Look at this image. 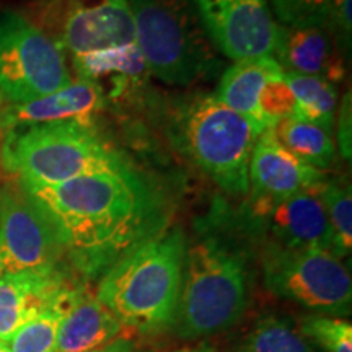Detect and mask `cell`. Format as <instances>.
Returning a JSON list of instances; mask_svg holds the SVG:
<instances>
[{"label":"cell","instance_id":"cell-1","mask_svg":"<svg viewBox=\"0 0 352 352\" xmlns=\"http://www.w3.org/2000/svg\"><path fill=\"white\" fill-rule=\"evenodd\" d=\"M19 184L50 220L64 258L88 279L160 235L171 214L165 188L131 160L64 183Z\"/></svg>","mask_w":352,"mask_h":352},{"label":"cell","instance_id":"cell-2","mask_svg":"<svg viewBox=\"0 0 352 352\" xmlns=\"http://www.w3.org/2000/svg\"><path fill=\"white\" fill-rule=\"evenodd\" d=\"M250 241L240 235L226 204H215L186 240L183 280L171 327L184 340L222 333L248 305Z\"/></svg>","mask_w":352,"mask_h":352},{"label":"cell","instance_id":"cell-3","mask_svg":"<svg viewBox=\"0 0 352 352\" xmlns=\"http://www.w3.org/2000/svg\"><path fill=\"white\" fill-rule=\"evenodd\" d=\"M184 250L182 228L164 230L101 276L96 298L122 327L144 334L164 331L175 321Z\"/></svg>","mask_w":352,"mask_h":352},{"label":"cell","instance_id":"cell-4","mask_svg":"<svg viewBox=\"0 0 352 352\" xmlns=\"http://www.w3.org/2000/svg\"><path fill=\"white\" fill-rule=\"evenodd\" d=\"M166 131L175 151L222 191L248 196L250 160L259 132L246 118L215 95L197 91L176 101Z\"/></svg>","mask_w":352,"mask_h":352},{"label":"cell","instance_id":"cell-5","mask_svg":"<svg viewBox=\"0 0 352 352\" xmlns=\"http://www.w3.org/2000/svg\"><path fill=\"white\" fill-rule=\"evenodd\" d=\"M129 160L95 124L51 122L3 132L0 162L20 182L64 183Z\"/></svg>","mask_w":352,"mask_h":352},{"label":"cell","instance_id":"cell-6","mask_svg":"<svg viewBox=\"0 0 352 352\" xmlns=\"http://www.w3.org/2000/svg\"><path fill=\"white\" fill-rule=\"evenodd\" d=\"M129 7L148 74L189 87L217 72L219 60L191 0H129Z\"/></svg>","mask_w":352,"mask_h":352},{"label":"cell","instance_id":"cell-7","mask_svg":"<svg viewBox=\"0 0 352 352\" xmlns=\"http://www.w3.org/2000/svg\"><path fill=\"white\" fill-rule=\"evenodd\" d=\"M261 267L264 285L276 297L296 302L315 315H351V274L331 252L264 246Z\"/></svg>","mask_w":352,"mask_h":352},{"label":"cell","instance_id":"cell-8","mask_svg":"<svg viewBox=\"0 0 352 352\" xmlns=\"http://www.w3.org/2000/svg\"><path fill=\"white\" fill-rule=\"evenodd\" d=\"M59 44L16 12H0V96L20 104L69 87Z\"/></svg>","mask_w":352,"mask_h":352},{"label":"cell","instance_id":"cell-9","mask_svg":"<svg viewBox=\"0 0 352 352\" xmlns=\"http://www.w3.org/2000/svg\"><path fill=\"white\" fill-rule=\"evenodd\" d=\"M230 219L250 245L334 252L333 232L318 191L276 201L246 196L239 210H230Z\"/></svg>","mask_w":352,"mask_h":352},{"label":"cell","instance_id":"cell-10","mask_svg":"<svg viewBox=\"0 0 352 352\" xmlns=\"http://www.w3.org/2000/svg\"><path fill=\"white\" fill-rule=\"evenodd\" d=\"M63 258L54 228L19 182L0 189V276L54 272Z\"/></svg>","mask_w":352,"mask_h":352},{"label":"cell","instance_id":"cell-11","mask_svg":"<svg viewBox=\"0 0 352 352\" xmlns=\"http://www.w3.org/2000/svg\"><path fill=\"white\" fill-rule=\"evenodd\" d=\"M209 41L233 60L274 56L280 25L266 0H191Z\"/></svg>","mask_w":352,"mask_h":352},{"label":"cell","instance_id":"cell-12","mask_svg":"<svg viewBox=\"0 0 352 352\" xmlns=\"http://www.w3.org/2000/svg\"><path fill=\"white\" fill-rule=\"evenodd\" d=\"M63 43L72 57L135 43L129 0H70Z\"/></svg>","mask_w":352,"mask_h":352},{"label":"cell","instance_id":"cell-13","mask_svg":"<svg viewBox=\"0 0 352 352\" xmlns=\"http://www.w3.org/2000/svg\"><path fill=\"white\" fill-rule=\"evenodd\" d=\"M248 196L276 201L305 191H318L327 173L311 168L276 139L274 129L258 135L250 160Z\"/></svg>","mask_w":352,"mask_h":352},{"label":"cell","instance_id":"cell-14","mask_svg":"<svg viewBox=\"0 0 352 352\" xmlns=\"http://www.w3.org/2000/svg\"><path fill=\"white\" fill-rule=\"evenodd\" d=\"M272 57L284 72L318 77L334 85L344 80V51L328 25H280Z\"/></svg>","mask_w":352,"mask_h":352},{"label":"cell","instance_id":"cell-15","mask_svg":"<svg viewBox=\"0 0 352 352\" xmlns=\"http://www.w3.org/2000/svg\"><path fill=\"white\" fill-rule=\"evenodd\" d=\"M104 107L107 101L98 88L90 82L77 80L41 98L20 104H6L0 109V122L3 131L51 122L95 124V118Z\"/></svg>","mask_w":352,"mask_h":352},{"label":"cell","instance_id":"cell-16","mask_svg":"<svg viewBox=\"0 0 352 352\" xmlns=\"http://www.w3.org/2000/svg\"><path fill=\"white\" fill-rule=\"evenodd\" d=\"M78 80L98 88L104 101L122 100L138 94L147 80V65L138 43L87 52L74 57Z\"/></svg>","mask_w":352,"mask_h":352},{"label":"cell","instance_id":"cell-17","mask_svg":"<svg viewBox=\"0 0 352 352\" xmlns=\"http://www.w3.org/2000/svg\"><path fill=\"white\" fill-rule=\"evenodd\" d=\"M67 283L60 270L0 276V341H10L25 323L50 305Z\"/></svg>","mask_w":352,"mask_h":352},{"label":"cell","instance_id":"cell-18","mask_svg":"<svg viewBox=\"0 0 352 352\" xmlns=\"http://www.w3.org/2000/svg\"><path fill=\"white\" fill-rule=\"evenodd\" d=\"M122 324L85 289L60 321L56 352H87L108 344L122 333Z\"/></svg>","mask_w":352,"mask_h":352},{"label":"cell","instance_id":"cell-19","mask_svg":"<svg viewBox=\"0 0 352 352\" xmlns=\"http://www.w3.org/2000/svg\"><path fill=\"white\" fill-rule=\"evenodd\" d=\"M283 76L284 69L272 56L235 60V64L223 72L215 96L226 107L246 118L261 134L266 129L258 109L259 94L267 82Z\"/></svg>","mask_w":352,"mask_h":352},{"label":"cell","instance_id":"cell-20","mask_svg":"<svg viewBox=\"0 0 352 352\" xmlns=\"http://www.w3.org/2000/svg\"><path fill=\"white\" fill-rule=\"evenodd\" d=\"M82 287L67 283L44 310L25 323L7 342L10 352H56L60 321L77 300Z\"/></svg>","mask_w":352,"mask_h":352},{"label":"cell","instance_id":"cell-21","mask_svg":"<svg viewBox=\"0 0 352 352\" xmlns=\"http://www.w3.org/2000/svg\"><path fill=\"white\" fill-rule=\"evenodd\" d=\"M276 139L284 148L311 168L327 171L336 162V145L331 132L314 122L287 118L272 127Z\"/></svg>","mask_w":352,"mask_h":352},{"label":"cell","instance_id":"cell-22","mask_svg":"<svg viewBox=\"0 0 352 352\" xmlns=\"http://www.w3.org/2000/svg\"><path fill=\"white\" fill-rule=\"evenodd\" d=\"M284 80L297 101L294 118L314 122L333 134L338 104L336 85L323 78L292 72H284Z\"/></svg>","mask_w":352,"mask_h":352},{"label":"cell","instance_id":"cell-23","mask_svg":"<svg viewBox=\"0 0 352 352\" xmlns=\"http://www.w3.org/2000/svg\"><path fill=\"white\" fill-rule=\"evenodd\" d=\"M239 352H318L290 316L266 315L246 334Z\"/></svg>","mask_w":352,"mask_h":352},{"label":"cell","instance_id":"cell-24","mask_svg":"<svg viewBox=\"0 0 352 352\" xmlns=\"http://www.w3.org/2000/svg\"><path fill=\"white\" fill-rule=\"evenodd\" d=\"M334 239V256H349L352 248V195L344 178L327 179L318 189Z\"/></svg>","mask_w":352,"mask_h":352},{"label":"cell","instance_id":"cell-25","mask_svg":"<svg viewBox=\"0 0 352 352\" xmlns=\"http://www.w3.org/2000/svg\"><path fill=\"white\" fill-rule=\"evenodd\" d=\"M298 329L316 349L323 352H352V324L344 318L307 315L297 323Z\"/></svg>","mask_w":352,"mask_h":352},{"label":"cell","instance_id":"cell-26","mask_svg":"<svg viewBox=\"0 0 352 352\" xmlns=\"http://www.w3.org/2000/svg\"><path fill=\"white\" fill-rule=\"evenodd\" d=\"M296 107V96L285 83L284 76L267 82L258 100L259 116H261L264 129L274 127L277 122L287 120V118H294Z\"/></svg>","mask_w":352,"mask_h":352},{"label":"cell","instance_id":"cell-27","mask_svg":"<svg viewBox=\"0 0 352 352\" xmlns=\"http://www.w3.org/2000/svg\"><path fill=\"white\" fill-rule=\"evenodd\" d=\"M336 0H294L290 25H328Z\"/></svg>","mask_w":352,"mask_h":352},{"label":"cell","instance_id":"cell-28","mask_svg":"<svg viewBox=\"0 0 352 352\" xmlns=\"http://www.w3.org/2000/svg\"><path fill=\"white\" fill-rule=\"evenodd\" d=\"M351 94L347 91L341 101L340 120H338V144H340L341 155L344 160H349L351 158Z\"/></svg>","mask_w":352,"mask_h":352},{"label":"cell","instance_id":"cell-29","mask_svg":"<svg viewBox=\"0 0 352 352\" xmlns=\"http://www.w3.org/2000/svg\"><path fill=\"white\" fill-rule=\"evenodd\" d=\"M277 19L283 25H290L294 20V0H271Z\"/></svg>","mask_w":352,"mask_h":352},{"label":"cell","instance_id":"cell-30","mask_svg":"<svg viewBox=\"0 0 352 352\" xmlns=\"http://www.w3.org/2000/svg\"><path fill=\"white\" fill-rule=\"evenodd\" d=\"M87 352H138V351H135V346L132 341L126 340V338H118V340L108 342V344L101 346L98 349L87 351Z\"/></svg>","mask_w":352,"mask_h":352},{"label":"cell","instance_id":"cell-31","mask_svg":"<svg viewBox=\"0 0 352 352\" xmlns=\"http://www.w3.org/2000/svg\"><path fill=\"white\" fill-rule=\"evenodd\" d=\"M0 352H10V349H8V346H7V342L0 341Z\"/></svg>","mask_w":352,"mask_h":352},{"label":"cell","instance_id":"cell-32","mask_svg":"<svg viewBox=\"0 0 352 352\" xmlns=\"http://www.w3.org/2000/svg\"><path fill=\"white\" fill-rule=\"evenodd\" d=\"M3 127H2V122H0V144H2V138H3Z\"/></svg>","mask_w":352,"mask_h":352},{"label":"cell","instance_id":"cell-33","mask_svg":"<svg viewBox=\"0 0 352 352\" xmlns=\"http://www.w3.org/2000/svg\"><path fill=\"white\" fill-rule=\"evenodd\" d=\"M3 107H6V101H3L2 96H0V109H2Z\"/></svg>","mask_w":352,"mask_h":352}]
</instances>
